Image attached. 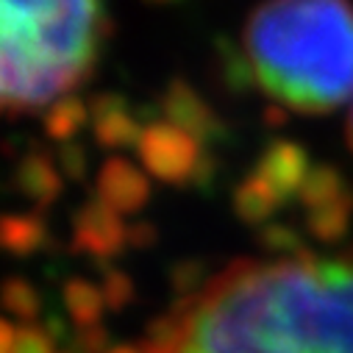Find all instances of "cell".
<instances>
[{
    "instance_id": "cell-1",
    "label": "cell",
    "mask_w": 353,
    "mask_h": 353,
    "mask_svg": "<svg viewBox=\"0 0 353 353\" xmlns=\"http://www.w3.org/2000/svg\"><path fill=\"white\" fill-rule=\"evenodd\" d=\"M170 314L164 353H353V256L236 261Z\"/></svg>"
},
{
    "instance_id": "cell-2",
    "label": "cell",
    "mask_w": 353,
    "mask_h": 353,
    "mask_svg": "<svg viewBox=\"0 0 353 353\" xmlns=\"http://www.w3.org/2000/svg\"><path fill=\"white\" fill-rule=\"evenodd\" d=\"M253 81L281 106L328 114L353 98L350 0H264L245 26Z\"/></svg>"
},
{
    "instance_id": "cell-3",
    "label": "cell",
    "mask_w": 353,
    "mask_h": 353,
    "mask_svg": "<svg viewBox=\"0 0 353 353\" xmlns=\"http://www.w3.org/2000/svg\"><path fill=\"white\" fill-rule=\"evenodd\" d=\"M109 31L101 0H0V106L34 112L90 78Z\"/></svg>"
},
{
    "instance_id": "cell-4",
    "label": "cell",
    "mask_w": 353,
    "mask_h": 353,
    "mask_svg": "<svg viewBox=\"0 0 353 353\" xmlns=\"http://www.w3.org/2000/svg\"><path fill=\"white\" fill-rule=\"evenodd\" d=\"M142 167L170 187H187L195 181L198 167L203 161V145L195 142L187 131L170 125L167 120H150L142 125L137 142Z\"/></svg>"
},
{
    "instance_id": "cell-5",
    "label": "cell",
    "mask_w": 353,
    "mask_h": 353,
    "mask_svg": "<svg viewBox=\"0 0 353 353\" xmlns=\"http://www.w3.org/2000/svg\"><path fill=\"white\" fill-rule=\"evenodd\" d=\"M128 248V225L103 201H86L72 214V250L92 256L98 264Z\"/></svg>"
},
{
    "instance_id": "cell-6",
    "label": "cell",
    "mask_w": 353,
    "mask_h": 353,
    "mask_svg": "<svg viewBox=\"0 0 353 353\" xmlns=\"http://www.w3.org/2000/svg\"><path fill=\"white\" fill-rule=\"evenodd\" d=\"M159 109L170 125L187 131L201 145H209V142H217L225 137V125L217 117V112L184 78H172L167 83V90L161 92V101H159Z\"/></svg>"
},
{
    "instance_id": "cell-7",
    "label": "cell",
    "mask_w": 353,
    "mask_h": 353,
    "mask_svg": "<svg viewBox=\"0 0 353 353\" xmlns=\"http://www.w3.org/2000/svg\"><path fill=\"white\" fill-rule=\"evenodd\" d=\"M95 190H98V201H103L120 217L142 212L150 198V184L145 179V172L123 156L106 159V164L98 172Z\"/></svg>"
},
{
    "instance_id": "cell-8",
    "label": "cell",
    "mask_w": 353,
    "mask_h": 353,
    "mask_svg": "<svg viewBox=\"0 0 353 353\" xmlns=\"http://www.w3.org/2000/svg\"><path fill=\"white\" fill-rule=\"evenodd\" d=\"M309 172H312V164H309V156L303 153V148L295 142H284V139L270 142L264 148V153L259 156L256 170H253L256 179H261L284 203L301 192Z\"/></svg>"
},
{
    "instance_id": "cell-9",
    "label": "cell",
    "mask_w": 353,
    "mask_h": 353,
    "mask_svg": "<svg viewBox=\"0 0 353 353\" xmlns=\"http://www.w3.org/2000/svg\"><path fill=\"white\" fill-rule=\"evenodd\" d=\"M90 117H92V134L101 148L106 150H123L137 148L142 137V125L134 117L128 101L117 92H101L90 101Z\"/></svg>"
},
{
    "instance_id": "cell-10",
    "label": "cell",
    "mask_w": 353,
    "mask_h": 353,
    "mask_svg": "<svg viewBox=\"0 0 353 353\" xmlns=\"http://www.w3.org/2000/svg\"><path fill=\"white\" fill-rule=\"evenodd\" d=\"M14 187L26 201L34 203V209L39 214L56 203L64 184H61V172L56 170L53 159L37 148L20 159V164L14 170Z\"/></svg>"
},
{
    "instance_id": "cell-11",
    "label": "cell",
    "mask_w": 353,
    "mask_h": 353,
    "mask_svg": "<svg viewBox=\"0 0 353 353\" xmlns=\"http://www.w3.org/2000/svg\"><path fill=\"white\" fill-rule=\"evenodd\" d=\"M48 245V225L34 214H0V253L17 259L34 256Z\"/></svg>"
},
{
    "instance_id": "cell-12",
    "label": "cell",
    "mask_w": 353,
    "mask_h": 353,
    "mask_svg": "<svg viewBox=\"0 0 353 353\" xmlns=\"http://www.w3.org/2000/svg\"><path fill=\"white\" fill-rule=\"evenodd\" d=\"M284 206V201L264 184L261 179H256V175L250 172L248 179L236 187L234 192V212L239 214L242 223L248 225H261L268 223L279 209Z\"/></svg>"
},
{
    "instance_id": "cell-13",
    "label": "cell",
    "mask_w": 353,
    "mask_h": 353,
    "mask_svg": "<svg viewBox=\"0 0 353 353\" xmlns=\"http://www.w3.org/2000/svg\"><path fill=\"white\" fill-rule=\"evenodd\" d=\"M61 301H64V309H67L70 320L75 323V328L101 325L106 301H103L101 287H95L92 281H86V279H67L64 287H61Z\"/></svg>"
},
{
    "instance_id": "cell-14",
    "label": "cell",
    "mask_w": 353,
    "mask_h": 353,
    "mask_svg": "<svg viewBox=\"0 0 353 353\" xmlns=\"http://www.w3.org/2000/svg\"><path fill=\"white\" fill-rule=\"evenodd\" d=\"M90 120H92L90 117V103H83L78 95H64V98H59L56 103L48 106L42 125H45L48 139H53L59 145H67L78 137V131Z\"/></svg>"
},
{
    "instance_id": "cell-15",
    "label": "cell",
    "mask_w": 353,
    "mask_h": 353,
    "mask_svg": "<svg viewBox=\"0 0 353 353\" xmlns=\"http://www.w3.org/2000/svg\"><path fill=\"white\" fill-rule=\"evenodd\" d=\"M298 198H301V203L306 206V212L353 201L350 192H347V187H345V181L339 179V172L331 170V167H325V164L312 167V172H309V179L303 181Z\"/></svg>"
},
{
    "instance_id": "cell-16",
    "label": "cell",
    "mask_w": 353,
    "mask_h": 353,
    "mask_svg": "<svg viewBox=\"0 0 353 353\" xmlns=\"http://www.w3.org/2000/svg\"><path fill=\"white\" fill-rule=\"evenodd\" d=\"M0 303L23 325H34L37 317L42 314V298H39L37 287L20 276H12L0 284Z\"/></svg>"
},
{
    "instance_id": "cell-17",
    "label": "cell",
    "mask_w": 353,
    "mask_h": 353,
    "mask_svg": "<svg viewBox=\"0 0 353 353\" xmlns=\"http://www.w3.org/2000/svg\"><path fill=\"white\" fill-rule=\"evenodd\" d=\"M350 212H353V201L347 203H334V206H323V209H314V212H306V225L309 231L323 239V242H336L347 223H350Z\"/></svg>"
},
{
    "instance_id": "cell-18",
    "label": "cell",
    "mask_w": 353,
    "mask_h": 353,
    "mask_svg": "<svg viewBox=\"0 0 353 353\" xmlns=\"http://www.w3.org/2000/svg\"><path fill=\"white\" fill-rule=\"evenodd\" d=\"M101 292H103V301H106V309L109 312H123L134 301L137 287H134V281H131L128 273L114 270V268H106L103 270V281H101Z\"/></svg>"
},
{
    "instance_id": "cell-19",
    "label": "cell",
    "mask_w": 353,
    "mask_h": 353,
    "mask_svg": "<svg viewBox=\"0 0 353 353\" xmlns=\"http://www.w3.org/2000/svg\"><path fill=\"white\" fill-rule=\"evenodd\" d=\"M170 284H172V292L179 295V301H190L198 292H203V287L209 281L203 279V264L201 261H181V264L172 268Z\"/></svg>"
},
{
    "instance_id": "cell-20",
    "label": "cell",
    "mask_w": 353,
    "mask_h": 353,
    "mask_svg": "<svg viewBox=\"0 0 353 353\" xmlns=\"http://www.w3.org/2000/svg\"><path fill=\"white\" fill-rule=\"evenodd\" d=\"M12 353H56V339L39 325H23L17 328Z\"/></svg>"
},
{
    "instance_id": "cell-21",
    "label": "cell",
    "mask_w": 353,
    "mask_h": 353,
    "mask_svg": "<svg viewBox=\"0 0 353 353\" xmlns=\"http://www.w3.org/2000/svg\"><path fill=\"white\" fill-rule=\"evenodd\" d=\"M109 331L103 325L75 328L70 336V353H109Z\"/></svg>"
},
{
    "instance_id": "cell-22",
    "label": "cell",
    "mask_w": 353,
    "mask_h": 353,
    "mask_svg": "<svg viewBox=\"0 0 353 353\" xmlns=\"http://www.w3.org/2000/svg\"><path fill=\"white\" fill-rule=\"evenodd\" d=\"M86 161H90L86 159V148L78 139L59 148V170L67 175L70 181H83L86 179Z\"/></svg>"
},
{
    "instance_id": "cell-23",
    "label": "cell",
    "mask_w": 353,
    "mask_h": 353,
    "mask_svg": "<svg viewBox=\"0 0 353 353\" xmlns=\"http://www.w3.org/2000/svg\"><path fill=\"white\" fill-rule=\"evenodd\" d=\"M261 245L268 248V250H292L295 256L301 253V245H298V236L287 228V225H264L261 228Z\"/></svg>"
},
{
    "instance_id": "cell-24",
    "label": "cell",
    "mask_w": 353,
    "mask_h": 353,
    "mask_svg": "<svg viewBox=\"0 0 353 353\" xmlns=\"http://www.w3.org/2000/svg\"><path fill=\"white\" fill-rule=\"evenodd\" d=\"M156 242H159V231H156L150 223L139 220V223L128 225V245H131V248H137V250H148V248H153Z\"/></svg>"
},
{
    "instance_id": "cell-25",
    "label": "cell",
    "mask_w": 353,
    "mask_h": 353,
    "mask_svg": "<svg viewBox=\"0 0 353 353\" xmlns=\"http://www.w3.org/2000/svg\"><path fill=\"white\" fill-rule=\"evenodd\" d=\"M14 336H17V328H14L9 320L0 317V353H12Z\"/></svg>"
},
{
    "instance_id": "cell-26",
    "label": "cell",
    "mask_w": 353,
    "mask_h": 353,
    "mask_svg": "<svg viewBox=\"0 0 353 353\" xmlns=\"http://www.w3.org/2000/svg\"><path fill=\"white\" fill-rule=\"evenodd\" d=\"M109 353H142V347H131V345H114Z\"/></svg>"
},
{
    "instance_id": "cell-27",
    "label": "cell",
    "mask_w": 353,
    "mask_h": 353,
    "mask_svg": "<svg viewBox=\"0 0 353 353\" xmlns=\"http://www.w3.org/2000/svg\"><path fill=\"white\" fill-rule=\"evenodd\" d=\"M148 3H153V6H167V3H179V0H148Z\"/></svg>"
},
{
    "instance_id": "cell-28",
    "label": "cell",
    "mask_w": 353,
    "mask_h": 353,
    "mask_svg": "<svg viewBox=\"0 0 353 353\" xmlns=\"http://www.w3.org/2000/svg\"><path fill=\"white\" fill-rule=\"evenodd\" d=\"M347 131H350V145H353V112H350V125H347Z\"/></svg>"
}]
</instances>
